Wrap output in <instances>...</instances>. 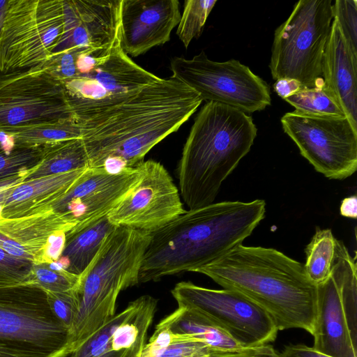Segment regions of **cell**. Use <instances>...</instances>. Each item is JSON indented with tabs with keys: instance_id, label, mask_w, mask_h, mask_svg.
<instances>
[{
	"instance_id": "6da1fadb",
	"label": "cell",
	"mask_w": 357,
	"mask_h": 357,
	"mask_svg": "<svg viewBox=\"0 0 357 357\" xmlns=\"http://www.w3.org/2000/svg\"><path fill=\"white\" fill-rule=\"evenodd\" d=\"M202 101L197 93L171 76L79 123L89 167L111 173L137 167Z\"/></svg>"
},
{
	"instance_id": "7a4b0ae2",
	"label": "cell",
	"mask_w": 357,
	"mask_h": 357,
	"mask_svg": "<svg viewBox=\"0 0 357 357\" xmlns=\"http://www.w3.org/2000/svg\"><path fill=\"white\" fill-rule=\"evenodd\" d=\"M266 202L225 201L186 211L151 234L139 282L195 272L241 245L264 218Z\"/></svg>"
},
{
	"instance_id": "3957f363",
	"label": "cell",
	"mask_w": 357,
	"mask_h": 357,
	"mask_svg": "<svg viewBox=\"0 0 357 357\" xmlns=\"http://www.w3.org/2000/svg\"><path fill=\"white\" fill-rule=\"evenodd\" d=\"M195 272L254 301L269 314L278 331L301 328L312 334L317 286L307 278L303 264L284 253L241 244Z\"/></svg>"
},
{
	"instance_id": "277c9868",
	"label": "cell",
	"mask_w": 357,
	"mask_h": 357,
	"mask_svg": "<svg viewBox=\"0 0 357 357\" xmlns=\"http://www.w3.org/2000/svg\"><path fill=\"white\" fill-rule=\"evenodd\" d=\"M257 132L245 112L217 102L204 104L177 167L179 192L189 210L214 202L223 181L250 151Z\"/></svg>"
},
{
	"instance_id": "5b68a950",
	"label": "cell",
	"mask_w": 357,
	"mask_h": 357,
	"mask_svg": "<svg viewBox=\"0 0 357 357\" xmlns=\"http://www.w3.org/2000/svg\"><path fill=\"white\" fill-rule=\"evenodd\" d=\"M151 234L116 227L105 236L75 287L79 305L70 329L72 353L116 314L120 292L139 283Z\"/></svg>"
},
{
	"instance_id": "8992f818",
	"label": "cell",
	"mask_w": 357,
	"mask_h": 357,
	"mask_svg": "<svg viewBox=\"0 0 357 357\" xmlns=\"http://www.w3.org/2000/svg\"><path fill=\"white\" fill-rule=\"evenodd\" d=\"M70 330L33 282L0 286V357H66Z\"/></svg>"
},
{
	"instance_id": "52a82bcc",
	"label": "cell",
	"mask_w": 357,
	"mask_h": 357,
	"mask_svg": "<svg viewBox=\"0 0 357 357\" xmlns=\"http://www.w3.org/2000/svg\"><path fill=\"white\" fill-rule=\"evenodd\" d=\"M331 0H301L275 31L269 68L277 80L312 88L323 82L322 61L333 21Z\"/></svg>"
},
{
	"instance_id": "ba28073f",
	"label": "cell",
	"mask_w": 357,
	"mask_h": 357,
	"mask_svg": "<svg viewBox=\"0 0 357 357\" xmlns=\"http://www.w3.org/2000/svg\"><path fill=\"white\" fill-rule=\"evenodd\" d=\"M357 266L336 239L327 279L317 285L313 348L332 357H357Z\"/></svg>"
},
{
	"instance_id": "9c48e42d",
	"label": "cell",
	"mask_w": 357,
	"mask_h": 357,
	"mask_svg": "<svg viewBox=\"0 0 357 357\" xmlns=\"http://www.w3.org/2000/svg\"><path fill=\"white\" fill-rule=\"evenodd\" d=\"M63 29V0H8L0 28V72L44 64Z\"/></svg>"
},
{
	"instance_id": "30bf717a",
	"label": "cell",
	"mask_w": 357,
	"mask_h": 357,
	"mask_svg": "<svg viewBox=\"0 0 357 357\" xmlns=\"http://www.w3.org/2000/svg\"><path fill=\"white\" fill-rule=\"evenodd\" d=\"M160 77L125 53L120 36L86 72L63 82L79 123L128 98Z\"/></svg>"
},
{
	"instance_id": "8fae6325",
	"label": "cell",
	"mask_w": 357,
	"mask_h": 357,
	"mask_svg": "<svg viewBox=\"0 0 357 357\" xmlns=\"http://www.w3.org/2000/svg\"><path fill=\"white\" fill-rule=\"evenodd\" d=\"M170 70L172 77L203 100L227 105L245 114L261 111L271 105L266 82L239 61H212L202 51L192 59L172 58Z\"/></svg>"
},
{
	"instance_id": "7c38bea8",
	"label": "cell",
	"mask_w": 357,
	"mask_h": 357,
	"mask_svg": "<svg viewBox=\"0 0 357 357\" xmlns=\"http://www.w3.org/2000/svg\"><path fill=\"white\" fill-rule=\"evenodd\" d=\"M284 132L300 153L328 178L342 180L357 168V130L346 117L296 112L280 119Z\"/></svg>"
},
{
	"instance_id": "4fadbf2b",
	"label": "cell",
	"mask_w": 357,
	"mask_h": 357,
	"mask_svg": "<svg viewBox=\"0 0 357 357\" xmlns=\"http://www.w3.org/2000/svg\"><path fill=\"white\" fill-rule=\"evenodd\" d=\"M171 293L178 307L193 308L208 316L242 347L268 344L276 338L278 329L269 314L236 291L208 289L183 281Z\"/></svg>"
},
{
	"instance_id": "5bb4252c",
	"label": "cell",
	"mask_w": 357,
	"mask_h": 357,
	"mask_svg": "<svg viewBox=\"0 0 357 357\" xmlns=\"http://www.w3.org/2000/svg\"><path fill=\"white\" fill-rule=\"evenodd\" d=\"M74 119L64 86L43 65L0 72V131Z\"/></svg>"
},
{
	"instance_id": "9a60e30c",
	"label": "cell",
	"mask_w": 357,
	"mask_h": 357,
	"mask_svg": "<svg viewBox=\"0 0 357 357\" xmlns=\"http://www.w3.org/2000/svg\"><path fill=\"white\" fill-rule=\"evenodd\" d=\"M139 167L137 182L107 216L115 227L153 233L186 211L179 190L163 165L149 160Z\"/></svg>"
},
{
	"instance_id": "2e32d148",
	"label": "cell",
	"mask_w": 357,
	"mask_h": 357,
	"mask_svg": "<svg viewBox=\"0 0 357 357\" xmlns=\"http://www.w3.org/2000/svg\"><path fill=\"white\" fill-rule=\"evenodd\" d=\"M139 176V166L118 173L89 167L47 210L66 214L75 225L70 231H78L106 216L135 185Z\"/></svg>"
},
{
	"instance_id": "e0dca14e",
	"label": "cell",
	"mask_w": 357,
	"mask_h": 357,
	"mask_svg": "<svg viewBox=\"0 0 357 357\" xmlns=\"http://www.w3.org/2000/svg\"><path fill=\"white\" fill-rule=\"evenodd\" d=\"M158 301L141 296L81 344L70 357H141Z\"/></svg>"
},
{
	"instance_id": "ac0fdd59",
	"label": "cell",
	"mask_w": 357,
	"mask_h": 357,
	"mask_svg": "<svg viewBox=\"0 0 357 357\" xmlns=\"http://www.w3.org/2000/svg\"><path fill=\"white\" fill-rule=\"evenodd\" d=\"M121 0H63L64 29L52 52L105 51L120 36Z\"/></svg>"
},
{
	"instance_id": "d6986e66",
	"label": "cell",
	"mask_w": 357,
	"mask_h": 357,
	"mask_svg": "<svg viewBox=\"0 0 357 357\" xmlns=\"http://www.w3.org/2000/svg\"><path fill=\"white\" fill-rule=\"evenodd\" d=\"M177 0H121L120 40L128 55L138 56L170 40L181 19Z\"/></svg>"
},
{
	"instance_id": "ffe728a7",
	"label": "cell",
	"mask_w": 357,
	"mask_h": 357,
	"mask_svg": "<svg viewBox=\"0 0 357 357\" xmlns=\"http://www.w3.org/2000/svg\"><path fill=\"white\" fill-rule=\"evenodd\" d=\"M75 226L66 214L52 209L20 218H0V248L33 264L43 263L50 237L61 232L66 234Z\"/></svg>"
},
{
	"instance_id": "44dd1931",
	"label": "cell",
	"mask_w": 357,
	"mask_h": 357,
	"mask_svg": "<svg viewBox=\"0 0 357 357\" xmlns=\"http://www.w3.org/2000/svg\"><path fill=\"white\" fill-rule=\"evenodd\" d=\"M324 86L357 130V54L333 20L322 61Z\"/></svg>"
},
{
	"instance_id": "7402d4cb",
	"label": "cell",
	"mask_w": 357,
	"mask_h": 357,
	"mask_svg": "<svg viewBox=\"0 0 357 357\" xmlns=\"http://www.w3.org/2000/svg\"><path fill=\"white\" fill-rule=\"evenodd\" d=\"M88 168L23 181L6 197L0 217L20 218L47 210L69 190Z\"/></svg>"
},
{
	"instance_id": "603a6c76",
	"label": "cell",
	"mask_w": 357,
	"mask_h": 357,
	"mask_svg": "<svg viewBox=\"0 0 357 357\" xmlns=\"http://www.w3.org/2000/svg\"><path fill=\"white\" fill-rule=\"evenodd\" d=\"M158 324L174 333L195 337L216 350L242 348L214 320L193 308L178 307Z\"/></svg>"
},
{
	"instance_id": "cb8c5ba5",
	"label": "cell",
	"mask_w": 357,
	"mask_h": 357,
	"mask_svg": "<svg viewBox=\"0 0 357 357\" xmlns=\"http://www.w3.org/2000/svg\"><path fill=\"white\" fill-rule=\"evenodd\" d=\"M115 227L106 215L78 231L66 233L63 252L56 264L79 275L96 255L105 236Z\"/></svg>"
},
{
	"instance_id": "d4e9b609",
	"label": "cell",
	"mask_w": 357,
	"mask_h": 357,
	"mask_svg": "<svg viewBox=\"0 0 357 357\" xmlns=\"http://www.w3.org/2000/svg\"><path fill=\"white\" fill-rule=\"evenodd\" d=\"M43 155L33 167L22 173L24 181L89 167L82 139L60 142L43 147Z\"/></svg>"
},
{
	"instance_id": "484cf974",
	"label": "cell",
	"mask_w": 357,
	"mask_h": 357,
	"mask_svg": "<svg viewBox=\"0 0 357 357\" xmlns=\"http://www.w3.org/2000/svg\"><path fill=\"white\" fill-rule=\"evenodd\" d=\"M222 351L195 337L176 333L157 324L141 357H216Z\"/></svg>"
},
{
	"instance_id": "4316f807",
	"label": "cell",
	"mask_w": 357,
	"mask_h": 357,
	"mask_svg": "<svg viewBox=\"0 0 357 357\" xmlns=\"http://www.w3.org/2000/svg\"><path fill=\"white\" fill-rule=\"evenodd\" d=\"M13 147H43L63 141L82 139L79 125L74 119H61L5 129Z\"/></svg>"
},
{
	"instance_id": "83f0119b",
	"label": "cell",
	"mask_w": 357,
	"mask_h": 357,
	"mask_svg": "<svg viewBox=\"0 0 357 357\" xmlns=\"http://www.w3.org/2000/svg\"><path fill=\"white\" fill-rule=\"evenodd\" d=\"M336 238L331 229L317 227L314 234L305 248V273L314 285L328 277L335 255Z\"/></svg>"
},
{
	"instance_id": "f1b7e54d",
	"label": "cell",
	"mask_w": 357,
	"mask_h": 357,
	"mask_svg": "<svg viewBox=\"0 0 357 357\" xmlns=\"http://www.w3.org/2000/svg\"><path fill=\"white\" fill-rule=\"evenodd\" d=\"M284 100L299 113L316 116H346L326 91L324 80L314 87H303Z\"/></svg>"
},
{
	"instance_id": "f546056e",
	"label": "cell",
	"mask_w": 357,
	"mask_h": 357,
	"mask_svg": "<svg viewBox=\"0 0 357 357\" xmlns=\"http://www.w3.org/2000/svg\"><path fill=\"white\" fill-rule=\"evenodd\" d=\"M216 3V0L185 1L176 34L185 48L192 39L202 35L206 20Z\"/></svg>"
},
{
	"instance_id": "4dcf8cb0",
	"label": "cell",
	"mask_w": 357,
	"mask_h": 357,
	"mask_svg": "<svg viewBox=\"0 0 357 357\" xmlns=\"http://www.w3.org/2000/svg\"><path fill=\"white\" fill-rule=\"evenodd\" d=\"M31 280L44 291L63 292L74 289L79 275L73 274L54 264H33Z\"/></svg>"
},
{
	"instance_id": "1f68e13d",
	"label": "cell",
	"mask_w": 357,
	"mask_h": 357,
	"mask_svg": "<svg viewBox=\"0 0 357 357\" xmlns=\"http://www.w3.org/2000/svg\"><path fill=\"white\" fill-rule=\"evenodd\" d=\"M43 147H13L0 152V181L21 174L36 166L43 155Z\"/></svg>"
},
{
	"instance_id": "d6a6232c",
	"label": "cell",
	"mask_w": 357,
	"mask_h": 357,
	"mask_svg": "<svg viewBox=\"0 0 357 357\" xmlns=\"http://www.w3.org/2000/svg\"><path fill=\"white\" fill-rule=\"evenodd\" d=\"M33 264L32 261L11 255L0 248V286L32 282Z\"/></svg>"
},
{
	"instance_id": "836d02e7",
	"label": "cell",
	"mask_w": 357,
	"mask_h": 357,
	"mask_svg": "<svg viewBox=\"0 0 357 357\" xmlns=\"http://www.w3.org/2000/svg\"><path fill=\"white\" fill-rule=\"evenodd\" d=\"M332 13L351 50L357 54V1L335 0Z\"/></svg>"
},
{
	"instance_id": "e575fe53",
	"label": "cell",
	"mask_w": 357,
	"mask_h": 357,
	"mask_svg": "<svg viewBox=\"0 0 357 357\" xmlns=\"http://www.w3.org/2000/svg\"><path fill=\"white\" fill-rule=\"evenodd\" d=\"M75 287L63 292L45 291L50 309L56 318L70 330V333L79 305V296Z\"/></svg>"
},
{
	"instance_id": "d590c367",
	"label": "cell",
	"mask_w": 357,
	"mask_h": 357,
	"mask_svg": "<svg viewBox=\"0 0 357 357\" xmlns=\"http://www.w3.org/2000/svg\"><path fill=\"white\" fill-rule=\"evenodd\" d=\"M78 54L77 52L53 54L43 66L52 77L63 83L77 75L76 60Z\"/></svg>"
},
{
	"instance_id": "8d00e7d4",
	"label": "cell",
	"mask_w": 357,
	"mask_h": 357,
	"mask_svg": "<svg viewBox=\"0 0 357 357\" xmlns=\"http://www.w3.org/2000/svg\"><path fill=\"white\" fill-rule=\"evenodd\" d=\"M216 357H279V354L273 347L264 344L223 351Z\"/></svg>"
},
{
	"instance_id": "74e56055",
	"label": "cell",
	"mask_w": 357,
	"mask_h": 357,
	"mask_svg": "<svg viewBox=\"0 0 357 357\" xmlns=\"http://www.w3.org/2000/svg\"><path fill=\"white\" fill-rule=\"evenodd\" d=\"M65 242L66 233L61 232L52 235L45 248L43 263H56L63 252Z\"/></svg>"
},
{
	"instance_id": "f35d334b",
	"label": "cell",
	"mask_w": 357,
	"mask_h": 357,
	"mask_svg": "<svg viewBox=\"0 0 357 357\" xmlns=\"http://www.w3.org/2000/svg\"><path fill=\"white\" fill-rule=\"evenodd\" d=\"M279 357H332L303 344L286 347Z\"/></svg>"
},
{
	"instance_id": "ab89813d",
	"label": "cell",
	"mask_w": 357,
	"mask_h": 357,
	"mask_svg": "<svg viewBox=\"0 0 357 357\" xmlns=\"http://www.w3.org/2000/svg\"><path fill=\"white\" fill-rule=\"evenodd\" d=\"M273 86L274 91L282 99H285L305 87L298 81L289 78L278 79Z\"/></svg>"
},
{
	"instance_id": "60d3db41",
	"label": "cell",
	"mask_w": 357,
	"mask_h": 357,
	"mask_svg": "<svg viewBox=\"0 0 357 357\" xmlns=\"http://www.w3.org/2000/svg\"><path fill=\"white\" fill-rule=\"evenodd\" d=\"M22 173L21 174L0 181V211L6 197L12 189L24 181Z\"/></svg>"
},
{
	"instance_id": "b9f144b4",
	"label": "cell",
	"mask_w": 357,
	"mask_h": 357,
	"mask_svg": "<svg viewBox=\"0 0 357 357\" xmlns=\"http://www.w3.org/2000/svg\"><path fill=\"white\" fill-rule=\"evenodd\" d=\"M341 215L356 219L357 217V197L356 195L343 199L340 206Z\"/></svg>"
},
{
	"instance_id": "7bdbcfd3",
	"label": "cell",
	"mask_w": 357,
	"mask_h": 357,
	"mask_svg": "<svg viewBox=\"0 0 357 357\" xmlns=\"http://www.w3.org/2000/svg\"><path fill=\"white\" fill-rule=\"evenodd\" d=\"M3 132L0 131V152L6 150L3 143Z\"/></svg>"
}]
</instances>
